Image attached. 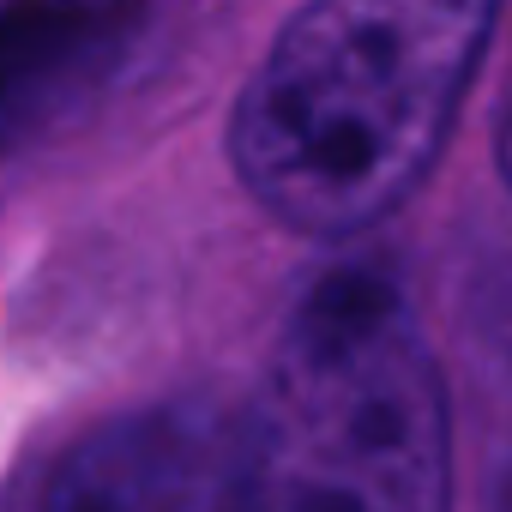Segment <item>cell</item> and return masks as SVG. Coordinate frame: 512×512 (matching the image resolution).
<instances>
[{"label": "cell", "instance_id": "cell-1", "mask_svg": "<svg viewBox=\"0 0 512 512\" xmlns=\"http://www.w3.org/2000/svg\"><path fill=\"white\" fill-rule=\"evenodd\" d=\"M488 37L494 7L476 0H326L296 13L235 97V175L308 235L380 223L446 151Z\"/></svg>", "mask_w": 512, "mask_h": 512}, {"label": "cell", "instance_id": "cell-2", "mask_svg": "<svg viewBox=\"0 0 512 512\" xmlns=\"http://www.w3.org/2000/svg\"><path fill=\"white\" fill-rule=\"evenodd\" d=\"M241 434L253 512L452 506L440 368L404 296L374 272H338L302 296Z\"/></svg>", "mask_w": 512, "mask_h": 512}, {"label": "cell", "instance_id": "cell-3", "mask_svg": "<svg viewBox=\"0 0 512 512\" xmlns=\"http://www.w3.org/2000/svg\"><path fill=\"white\" fill-rule=\"evenodd\" d=\"M43 512H253L241 416L205 398L115 416L61 458Z\"/></svg>", "mask_w": 512, "mask_h": 512}, {"label": "cell", "instance_id": "cell-4", "mask_svg": "<svg viewBox=\"0 0 512 512\" xmlns=\"http://www.w3.org/2000/svg\"><path fill=\"white\" fill-rule=\"evenodd\" d=\"M139 13L121 7H0V151L25 145L103 79Z\"/></svg>", "mask_w": 512, "mask_h": 512}, {"label": "cell", "instance_id": "cell-5", "mask_svg": "<svg viewBox=\"0 0 512 512\" xmlns=\"http://www.w3.org/2000/svg\"><path fill=\"white\" fill-rule=\"evenodd\" d=\"M500 175L512 187V91H506V109H500Z\"/></svg>", "mask_w": 512, "mask_h": 512}, {"label": "cell", "instance_id": "cell-6", "mask_svg": "<svg viewBox=\"0 0 512 512\" xmlns=\"http://www.w3.org/2000/svg\"><path fill=\"white\" fill-rule=\"evenodd\" d=\"M500 512H512V476H506V488H500Z\"/></svg>", "mask_w": 512, "mask_h": 512}]
</instances>
